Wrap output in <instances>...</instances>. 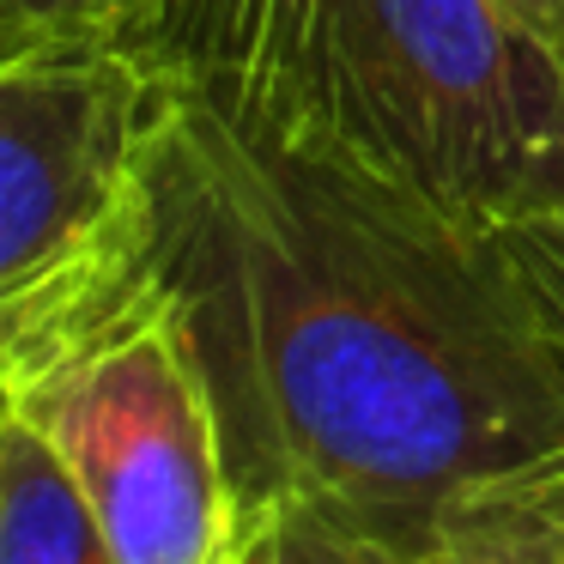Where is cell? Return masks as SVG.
Segmentation results:
<instances>
[{
  "label": "cell",
  "mask_w": 564,
  "mask_h": 564,
  "mask_svg": "<svg viewBox=\"0 0 564 564\" xmlns=\"http://www.w3.org/2000/svg\"><path fill=\"white\" fill-rule=\"evenodd\" d=\"M116 219L183 310L243 522L297 498L406 546L564 455V213L455 207L152 79Z\"/></svg>",
  "instance_id": "cell-1"
},
{
  "label": "cell",
  "mask_w": 564,
  "mask_h": 564,
  "mask_svg": "<svg viewBox=\"0 0 564 564\" xmlns=\"http://www.w3.org/2000/svg\"><path fill=\"white\" fill-rule=\"evenodd\" d=\"M122 50L455 207L564 213V50L510 0H176Z\"/></svg>",
  "instance_id": "cell-2"
},
{
  "label": "cell",
  "mask_w": 564,
  "mask_h": 564,
  "mask_svg": "<svg viewBox=\"0 0 564 564\" xmlns=\"http://www.w3.org/2000/svg\"><path fill=\"white\" fill-rule=\"evenodd\" d=\"M0 394L79 479L116 564L243 558L195 340L122 219L0 310Z\"/></svg>",
  "instance_id": "cell-3"
},
{
  "label": "cell",
  "mask_w": 564,
  "mask_h": 564,
  "mask_svg": "<svg viewBox=\"0 0 564 564\" xmlns=\"http://www.w3.org/2000/svg\"><path fill=\"white\" fill-rule=\"evenodd\" d=\"M152 79L116 43L0 55V310L122 213Z\"/></svg>",
  "instance_id": "cell-4"
},
{
  "label": "cell",
  "mask_w": 564,
  "mask_h": 564,
  "mask_svg": "<svg viewBox=\"0 0 564 564\" xmlns=\"http://www.w3.org/2000/svg\"><path fill=\"white\" fill-rule=\"evenodd\" d=\"M406 552L413 564H564V455L443 498Z\"/></svg>",
  "instance_id": "cell-5"
},
{
  "label": "cell",
  "mask_w": 564,
  "mask_h": 564,
  "mask_svg": "<svg viewBox=\"0 0 564 564\" xmlns=\"http://www.w3.org/2000/svg\"><path fill=\"white\" fill-rule=\"evenodd\" d=\"M0 564H116L67 462L0 406Z\"/></svg>",
  "instance_id": "cell-6"
},
{
  "label": "cell",
  "mask_w": 564,
  "mask_h": 564,
  "mask_svg": "<svg viewBox=\"0 0 564 564\" xmlns=\"http://www.w3.org/2000/svg\"><path fill=\"white\" fill-rule=\"evenodd\" d=\"M237 564H413V552L389 534L346 522L322 503H268L243 522V558Z\"/></svg>",
  "instance_id": "cell-7"
},
{
  "label": "cell",
  "mask_w": 564,
  "mask_h": 564,
  "mask_svg": "<svg viewBox=\"0 0 564 564\" xmlns=\"http://www.w3.org/2000/svg\"><path fill=\"white\" fill-rule=\"evenodd\" d=\"M176 0H0V55L43 43H116L152 25Z\"/></svg>",
  "instance_id": "cell-8"
},
{
  "label": "cell",
  "mask_w": 564,
  "mask_h": 564,
  "mask_svg": "<svg viewBox=\"0 0 564 564\" xmlns=\"http://www.w3.org/2000/svg\"><path fill=\"white\" fill-rule=\"evenodd\" d=\"M510 7L528 19V25H540V31H546L552 43L564 37V0H510Z\"/></svg>",
  "instance_id": "cell-9"
},
{
  "label": "cell",
  "mask_w": 564,
  "mask_h": 564,
  "mask_svg": "<svg viewBox=\"0 0 564 564\" xmlns=\"http://www.w3.org/2000/svg\"><path fill=\"white\" fill-rule=\"evenodd\" d=\"M558 50H564V37H558Z\"/></svg>",
  "instance_id": "cell-10"
}]
</instances>
